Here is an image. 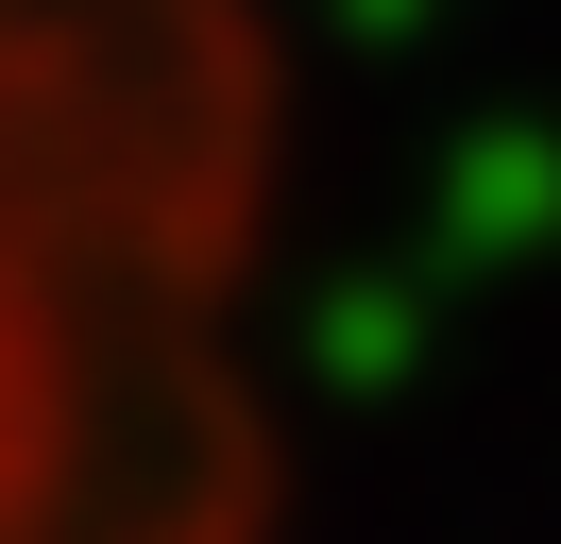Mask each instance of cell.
<instances>
[{
  "label": "cell",
  "instance_id": "1",
  "mask_svg": "<svg viewBox=\"0 0 561 544\" xmlns=\"http://www.w3.org/2000/svg\"><path fill=\"white\" fill-rule=\"evenodd\" d=\"M239 68L205 0H0V544H205Z\"/></svg>",
  "mask_w": 561,
  "mask_h": 544
}]
</instances>
